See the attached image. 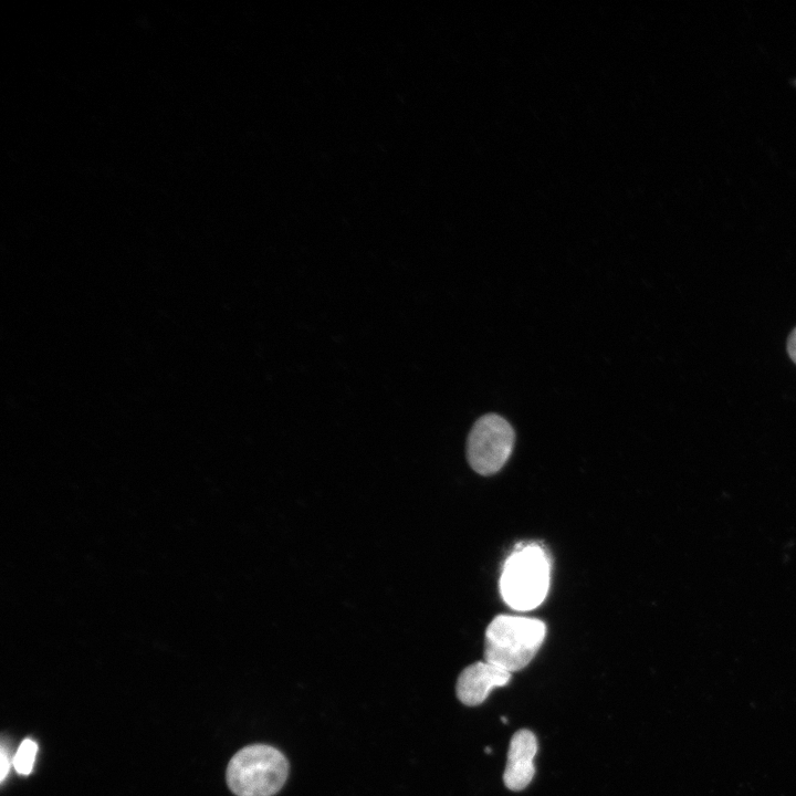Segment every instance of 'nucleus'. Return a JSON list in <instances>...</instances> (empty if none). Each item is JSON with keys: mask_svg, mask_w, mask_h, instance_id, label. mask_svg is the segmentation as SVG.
<instances>
[{"mask_svg": "<svg viewBox=\"0 0 796 796\" xmlns=\"http://www.w3.org/2000/svg\"><path fill=\"white\" fill-rule=\"evenodd\" d=\"M545 624L535 618L499 615L485 630L484 659L510 672L526 667L540 650Z\"/></svg>", "mask_w": 796, "mask_h": 796, "instance_id": "f257e3e1", "label": "nucleus"}, {"mask_svg": "<svg viewBox=\"0 0 796 796\" xmlns=\"http://www.w3.org/2000/svg\"><path fill=\"white\" fill-rule=\"evenodd\" d=\"M549 574L547 554L540 545L516 548L505 561L500 577L505 604L520 611L540 606L549 588Z\"/></svg>", "mask_w": 796, "mask_h": 796, "instance_id": "f03ea898", "label": "nucleus"}, {"mask_svg": "<svg viewBox=\"0 0 796 796\" xmlns=\"http://www.w3.org/2000/svg\"><path fill=\"white\" fill-rule=\"evenodd\" d=\"M289 763L276 748L253 744L238 751L227 767V783L237 796H273L284 785Z\"/></svg>", "mask_w": 796, "mask_h": 796, "instance_id": "7ed1b4c3", "label": "nucleus"}, {"mask_svg": "<svg viewBox=\"0 0 796 796\" xmlns=\"http://www.w3.org/2000/svg\"><path fill=\"white\" fill-rule=\"evenodd\" d=\"M514 439V430L503 417L495 413L482 416L475 421L468 437L469 464L479 474H494L509 460Z\"/></svg>", "mask_w": 796, "mask_h": 796, "instance_id": "20e7f679", "label": "nucleus"}, {"mask_svg": "<svg viewBox=\"0 0 796 796\" xmlns=\"http://www.w3.org/2000/svg\"><path fill=\"white\" fill-rule=\"evenodd\" d=\"M510 679V671L488 661H478L459 674L455 693L464 705L475 706L484 702L494 688L506 685Z\"/></svg>", "mask_w": 796, "mask_h": 796, "instance_id": "39448f33", "label": "nucleus"}, {"mask_svg": "<svg viewBox=\"0 0 796 796\" xmlns=\"http://www.w3.org/2000/svg\"><path fill=\"white\" fill-rule=\"evenodd\" d=\"M536 752L537 740L533 732L522 729L513 734L503 773V782L509 789L519 792L532 782Z\"/></svg>", "mask_w": 796, "mask_h": 796, "instance_id": "423d86ee", "label": "nucleus"}, {"mask_svg": "<svg viewBox=\"0 0 796 796\" xmlns=\"http://www.w3.org/2000/svg\"><path fill=\"white\" fill-rule=\"evenodd\" d=\"M38 745L34 741L25 739L20 744L15 755L13 756V766L20 775H29L34 765Z\"/></svg>", "mask_w": 796, "mask_h": 796, "instance_id": "0eeeda50", "label": "nucleus"}, {"mask_svg": "<svg viewBox=\"0 0 796 796\" xmlns=\"http://www.w3.org/2000/svg\"><path fill=\"white\" fill-rule=\"evenodd\" d=\"M0 760H1V767H0V779L3 782L9 773L10 768V758L9 753L4 747V744H1L0 747Z\"/></svg>", "mask_w": 796, "mask_h": 796, "instance_id": "6e6552de", "label": "nucleus"}, {"mask_svg": "<svg viewBox=\"0 0 796 796\" xmlns=\"http://www.w3.org/2000/svg\"><path fill=\"white\" fill-rule=\"evenodd\" d=\"M787 350L793 362L796 363V328L789 335Z\"/></svg>", "mask_w": 796, "mask_h": 796, "instance_id": "1a4fd4ad", "label": "nucleus"}, {"mask_svg": "<svg viewBox=\"0 0 796 796\" xmlns=\"http://www.w3.org/2000/svg\"><path fill=\"white\" fill-rule=\"evenodd\" d=\"M501 721L504 722V723H507V720H506L505 716H502V718H501Z\"/></svg>", "mask_w": 796, "mask_h": 796, "instance_id": "9d476101", "label": "nucleus"}]
</instances>
